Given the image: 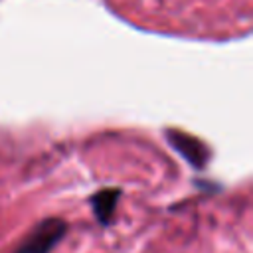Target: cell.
I'll return each instance as SVG.
<instances>
[{"instance_id": "1", "label": "cell", "mask_w": 253, "mask_h": 253, "mask_svg": "<svg viewBox=\"0 0 253 253\" xmlns=\"http://www.w3.org/2000/svg\"><path fill=\"white\" fill-rule=\"evenodd\" d=\"M67 223L59 217L42 219L34 229L22 239L14 253H49L65 235Z\"/></svg>"}, {"instance_id": "2", "label": "cell", "mask_w": 253, "mask_h": 253, "mask_svg": "<svg viewBox=\"0 0 253 253\" xmlns=\"http://www.w3.org/2000/svg\"><path fill=\"white\" fill-rule=\"evenodd\" d=\"M166 136L170 144L196 168H202L208 162V148L194 136L182 132V130H166Z\"/></svg>"}, {"instance_id": "3", "label": "cell", "mask_w": 253, "mask_h": 253, "mask_svg": "<svg viewBox=\"0 0 253 253\" xmlns=\"http://www.w3.org/2000/svg\"><path fill=\"white\" fill-rule=\"evenodd\" d=\"M121 198V190L119 188H105L101 192H97L93 198H91V204H93V213L97 215L99 223L107 225L117 210V202Z\"/></svg>"}]
</instances>
